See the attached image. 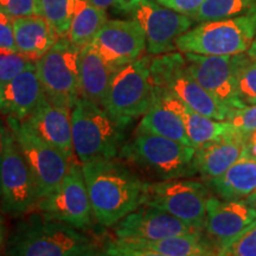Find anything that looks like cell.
<instances>
[{
	"label": "cell",
	"instance_id": "15",
	"mask_svg": "<svg viewBox=\"0 0 256 256\" xmlns=\"http://www.w3.org/2000/svg\"><path fill=\"white\" fill-rule=\"evenodd\" d=\"M104 254L115 256H204L217 255V250L209 238H203L202 232H194L156 241L115 238L108 243Z\"/></svg>",
	"mask_w": 256,
	"mask_h": 256
},
{
	"label": "cell",
	"instance_id": "9",
	"mask_svg": "<svg viewBox=\"0 0 256 256\" xmlns=\"http://www.w3.org/2000/svg\"><path fill=\"white\" fill-rule=\"evenodd\" d=\"M80 52L81 48L66 37L34 62L44 95L60 107L72 110L81 98L80 92Z\"/></svg>",
	"mask_w": 256,
	"mask_h": 256
},
{
	"label": "cell",
	"instance_id": "8",
	"mask_svg": "<svg viewBox=\"0 0 256 256\" xmlns=\"http://www.w3.org/2000/svg\"><path fill=\"white\" fill-rule=\"evenodd\" d=\"M209 188L194 179L174 178L145 182L142 206H152L177 217L196 230H204Z\"/></svg>",
	"mask_w": 256,
	"mask_h": 256
},
{
	"label": "cell",
	"instance_id": "43",
	"mask_svg": "<svg viewBox=\"0 0 256 256\" xmlns=\"http://www.w3.org/2000/svg\"><path fill=\"white\" fill-rule=\"evenodd\" d=\"M255 40H256V36H255Z\"/></svg>",
	"mask_w": 256,
	"mask_h": 256
},
{
	"label": "cell",
	"instance_id": "21",
	"mask_svg": "<svg viewBox=\"0 0 256 256\" xmlns=\"http://www.w3.org/2000/svg\"><path fill=\"white\" fill-rule=\"evenodd\" d=\"M42 95L43 88L34 66L0 87V113L17 120L28 119Z\"/></svg>",
	"mask_w": 256,
	"mask_h": 256
},
{
	"label": "cell",
	"instance_id": "29",
	"mask_svg": "<svg viewBox=\"0 0 256 256\" xmlns=\"http://www.w3.org/2000/svg\"><path fill=\"white\" fill-rule=\"evenodd\" d=\"M236 95L240 104H256V60L244 54H238L235 69Z\"/></svg>",
	"mask_w": 256,
	"mask_h": 256
},
{
	"label": "cell",
	"instance_id": "12",
	"mask_svg": "<svg viewBox=\"0 0 256 256\" xmlns=\"http://www.w3.org/2000/svg\"><path fill=\"white\" fill-rule=\"evenodd\" d=\"M142 25L147 52L152 56L177 50L176 40L190 30L194 19L165 8L152 0H124L121 8Z\"/></svg>",
	"mask_w": 256,
	"mask_h": 256
},
{
	"label": "cell",
	"instance_id": "11",
	"mask_svg": "<svg viewBox=\"0 0 256 256\" xmlns=\"http://www.w3.org/2000/svg\"><path fill=\"white\" fill-rule=\"evenodd\" d=\"M0 200L6 214L24 215L37 208V185L12 130L6 128L0 156Z\"/></svg>",
	"mask_w": 256,
	"mask_h": 256
},
{
	"label": "cell",
	"instance_id": "3",
	"mask_svg": "<svg viewBox=\"0 0 256 256\" xmlns=\"http://www.w3.org/2000/svg\"><path fill=\"white\" fill-rule=\"evenodd\" d=\"M127 126L102 106L80 98L72 110L74 152L80 164L116 158Z\"/></svg>",
	"mask_w": 256,
	"mask_h": 256
},
{
	"label": "cell",
	"instance_id": "18",
	"mask_svg": "<svg viewBox=\"0 0 256 256\" xmlns=\"http://www.w3.org/2000/svg\"><path fill=\"white\" fill-rule=\"evenodd\" d=\"M255 220L256 210L247 200H226L210 196L204 230L218 255L220 249L238 238Z\"/></svg>",
	"mask_w": 256,
	"mask_h": 256
},
{
	"label": "cell",
	"instance_id": "37",
	"mask_svg": "<svg viewBox=\"0 0 256 256\" xmlns=\"http://www.w3.org/2000/svg\"><path fill=\"white\" fill-rule=\"evenodd\" d=\"M89 2L98 6V8H104L107 11V8H116L120 10L124 0H89Z\"/></svg>",
	"mask_w": 256,
	"mask_h": 256
},
{
	"label": "cell",
	"instance_id": "39",
	"mask_svg": "<svg viewBox=\"0 0 256 256\" xmlns=\"http://www.w3.org/2000/svg\"><path fill=\"white\" fill-rule=\"evenodd\" d=\"M5 132L6 128L0 124V156H2V147H4V138H5Z\"/></svg>",
	"mask_w": 256,
	"mask_h": 256
},
{
	"label": "cell",
	"instance_id": "25",
	"mask_svg": "<svg viewBox=\"0 0 256 256\" xmlns=\"http://www.w3.org/2000/svg\"><path fill=\"white\" fill-rule=\"evenodd\" d=\"M206 185L222 200H244L256 190V159L243 156L218 178L206 180Z\"/></svg>",
	"mask_w": 256,
	"mask_h": 256
},
{
	"label": "cell",
	"instance_id": "23",
	"mask_svg": "<svg viewBox=\"0 0 256 256\" xmlns=\"http://www.w3.org/2000/svg\"><path fill=\"white\" fill-rule=\"evenodd\" d=\"M114 69L92 44L82 48L80 52V92L81 98L104 104V101L113 78Z\"/></svg>",
	"mask_w": 256,
	"mask_h": 256
},
{
	"label": "cell",
	"instance_id": "41",
	"mask_svg": "<svg viewBox=\"0 0 256 256\" xmlns=\"http://www.w3.org/2000/svg\"><path fill=\"white\" fill-rule=\"evenodd\" d=\"M247 54L256 60V40L252 42V44L250 46V48H249V49H248Z\"/></svg>",
	"mask_w": 256,
	"mask_h": 256
},
{
	"label": "cell",
	"instance_id": "2",
	"mask_svg": "<svg viewBox=\"0 0 256 256\" xmlns=\"http://www.w3.org/2000/svg\"><path fill=\"white\" fill-rule=\"evenodd\" d=\"M196 147L168 138L138 132L121 146L119 156L156 180L191 177L194 168Z\"/></svg>",
	"mask_w": 256,
	"mask_h": 256
},
{
	"label": "cell",
	"instance_id": "7",
	"mask_svg": "<svg viewBox=\"0 0 256 256\" xmlns=\"http://www.w3.org/2000/svg\"><path fill=\"white\" fill-rule=\"evenodd\" d=\"M151 58L142 56L121 66L110 80L102 107L121 122L128 124L142 118L156 100L150 70Z\"/></svg>",
	"mask_w": 256,
	"mask_h": 256
},
{
	"label": "cell",
	"instance_id": "16",
	"mask_svg": "<svg viewBox=\"0 0 256 256\" xmlns=\"http://www.w3.org/2000/svg\"><path fill=\"white\" fill-rule=\"evenodd\" d=\"M92 44L116 70L139 60L147 51L145 32L134 19L107 20Z\"/></svg>",
	"mask_w": 256,
	"mask_h": 256
},
{
	"label": "cell",
	"instance_id": "40",
	"mask_svg": "<svg viewBox=\"0 0 256 256\" xmlns=\"http://www.w3.org/2000/svg\"><path fill=\"white\" fill-rule=\"evenodd\" d=\"M246 200H247V203L249 204V206H252L256 210V190L252 192L250 196H248L247 198H246Z\"/></svg>",
	"mask_w": 256,
	"mask_h": 256
},
{
	"label": "cell",
	"instance_id": "13",
	"mask_svg": "<svg viewBox=\"0 0 256 256\" xmlns=\"http://www.w3.org/2000/svg\"><path fill=\"white\" fill-rule=\"evenodd\" d=\"M37 209L46 218L66 223L78 230L90 228L95 216L82 164L78 165L72 160L62 183L48 196L40 198Z\"/></svg>",
	"mask_w": 256,
	"mask_h": 256
},
{
	"label": "cell",
	"instance_id": "26",
	"mask_svg": "<svg viewBox=\"0 0 256 256\" xmlns=\"http://www.w3.org/2000/svg\"><path fill=\"white\" fill-rule=\"evenodd\" d=\"M107 20L106 10L89 0H74L72 19L66 38L82 49L92 43Z\"/></svg>",
	"mask_w": 256,
	"mask_h": 256
},
{
	"label": "cell",
	"instance_id": "5",
	"mask_svg": "<svg viewBox=\"0 0 256 256\" xmlns=\"http://www.w3.org/2000/svg\"><path fill=\"white\" fill-rule=\"evenodd\" d=\"M8 254L19 256H90L100 248L78 229L46 218L34 220L18 232Z\"/></svg>",
	"mask_w": 256,
	"mask_h": 256
},
{
	"label": "cell",
	"instance_id": "20",
	"mask_svg": "<svg viewBox=\"0 0 256 256\" xmlns=\"http://www.w3.org/2000/svg\"><path fill=\"white\" fill-rule=\"evenodd\" d=\"M247 154V136L235 128L215 142L196 147L194 168L206 180L218 178L224 172Z\"/></svg>",
	"mask_w": 256,
	"mask_h": 256
},
{
	"label": "cell",
	"instance_id": "27",
	"mask_svg": "<svg viewBox=\"0 0 256 256\" xmlns=\"http://www.w3.org/2000/svg\"><path fill=\"white\" fill-rule=\"evenodd\" d=\"M138 132L162 136L192 146L180 116L176 112L170 110L158 98L152 107L142 116Z\"/></svg>",
	"mask_w": 256,
	"mask_h": 256
},
{
	"label": "cell",
	"instance_id": "1",
	"mask_svg": "<svg viewBox=\"0 0 256 256\" xmlns=\"http://www.w3.org/2000/svg\"><path fill=\"white\" fill-rule=\"evenodd\" d=\"M95 220L102 226H114L142 206L145 182L132 168L115 158L82 164Z\"/></svg>",
	"mask_w": 256,
	"mask_h": 256
},
{
	"label": "cell",
	"instance_id": "32",
	"mask_svg": "<svg viewBox=\"0 0 256 256\" xmlns=\"http://www.w3.org/2000/svg\"><path fill=\"white\" fill-rule=\"evenodd\" d=\"M224 256H256V220L218 252Z\"/></svg>",
	"mask_w": 256,
	"mask_h": 256
},
{
	"label": "cell",
	"instance_id": "24",
	"mask_svg": "<svg viewBox=\"0 0 256 256\" xmlns=\"http://www.w3.org/2000/svg\"><path fill=\"white\" fill-rule=\"evenodd\" d=\"M16 48L22 55L36 62L60 40V34L40 14L16 18L14 20Z\"/></svg>",
	"mask_w": 256,
	"mask_h": 256
},
{
	"label": "cell",
	"instance_id": "4",
	"mask_svg": "<svg viewBox=\"0 0 256 256\" xmlns=\"http://www.w3.org/2000/svg\"><path fill=\"white\" fill-rule=\"evenodd\" d=\"M256 36V8L238 17L202 22L176 40L180 52L238 55L248 51Z\"/></svg>",
	"mask_w": 256,
	"mask_h": 256
},
{
	"label": "cell",
	"instance_id": "22",
	"mask_svg": "<svg viewBox=\"0 0 256 256\" xmlns=\"http://www.w3.org/2000/svg\"><path fill=\"white\" fill-rule=\"evenodd\" d=\"M156 95L162 104L180 116L188 139L194 147L218 140L234 130L229 121L211 119L209 116L198 113L168 92H156Z\"/></svg>",
	"mask_w": 256,
	"mask_h": 256
},
{
	"label": "cell",
	"instance_id": "42",
	"mask_svg": "<svg viewBox=\"0 0 256 256\" xmlns=\"http://www.w3.org/2000/svg\"><path fill=\"white\" fill-rule=\"evenodd\" d=\"M2 242H4V223H2V217H0V250H2Z\"/></svg>",
	"mask_w": 256,
	"mask_h": 256
},
{
	"label": "cell",
	"instance_id": "19",
	"mask_svg": "<svg viewBox=\"0 0 256 256\" xmlns=\"http://www.w3.org/2000/svg\"><path fill=\"white\" fill-rule=\"evenodd\" d=\"M25 120L42 139L72 160L75 152L72 145V110L52 104L43 92L37 107Z\"/></svg>",
	"mask_w": 256,
	"mask_h": 256
},
{
	"label": "cell",
	"instance_id": "33",
	"mask_svg": "<svg viewBox=\"0 0 256 256\" xmlns=\"http://www.w3.org/2000/svg\"><path fill=\"white\" fill-rule=\"evenodd\" d=\"M226 121H229L236 130L248 136L256 130V104L232 110Z\"/></svg>",
	"mask_w": 256,
	"mask_h": 256
},
{
	"label": "cell",
	"instance_id": "6",
	"mask_svg": "<svg viewBox=\"0 0 256 256\" xmlns=\"http://www.w3.org/2000/svg\"><path fill=\"white\" fill-rule=\"evenodd\" d=\"M151 80L156 92H168L188 107L211 119L224 121L230 110L208 92L194 78L183 52L154 56L150 63Z\"/></svg>",
	"mask_w": 256,
	"mask_h": 256
},
{
	"label": "cell",
	"instance_id": "31",
	"mask_svg": "<svg viewBox=\"0 0 256 256\" xmlns=\"http://www.w3.org/2000/svg\"><path fill=\"white\" fill-rule=\"evenodd\" d=\"M34 66V62L22 55L18 50L0 48V87Z\"/></svg>",
	"mask_w": 256,
	"mask_h": 256
},
{
	"label": "cell",
	"instance_id": "17",
	"mask_svg": "<svg viewBox=\"0 0 256 256\" xmlns=\"http://www.w3.org/2000/svg\"><path fill=\"white\" fill-rule=\"evenodd\" d=\"M142 206L115 224V238L156 241L170 236L200 232L165 211L152 206Z\"/></svg>",
	"mask_w": 256,
	"mask_h": 256
},
{
	"label": "cell",
	"instance_id": "34",
	"mask_svg": "<svg viewBox=\"0 0 256 256\" xmlns=\"http://www.w3.org/2000/svg\"><path fill=\"white\" fill-rule=\"evenodd\" d=\"M0 12L14 19L38 14L37 0H0Z\"/></svg>",
	"mask_w": 256,
	"mask_h": 256
},
{
	"label": "cell",
	"instance_id": "35",
	"mask_svg": "<svg viewBox=\"0 0 256 256\" xmlns=\"http://www.w3.org/2000/svg\"><path fill=\"white\" fill-rule=\"evenodd\" d=\"M14 19L4 12H0V48L17 50L14 42Z\"/></svg>",
	"mask_w": 256,
	"mask_h": 256
},
{
	"label": "cell",
	"instance_id": "30",
	"mask_svg": "<svg viewBox=\"0 0 256 256\" xmlns=\"http://www.w3.org/2000/svg\"><path fill=\"white\" fill-rule=\"evenodd\" d=\"M38 14L52 25L60 37H66L74 14V0H37Z\"/></svg>",
	"mask_w": 256,
	"mask_h": 256
},
{
	"label": "cell",
	"instance_id": "38",
	"mask_svg": "<svg viewBox=\"0 0 256 256\" xmlns=\"http://www.w3.org/2000/svg\"><path fill=\"white\" fill-rule=\"evenodd\" d=\"M247 156L256 159V130L247 136Z\"/></svg>",
	"mask_w": 256,
	"mask_h": 256
},
{
	"label": "cell",
	"instance_id": "10",
	"mask_svg": "<svg viewBox=\"0 0 256 256\" xmlns=\"http://www.w3.org/2000/svg\"><path fill=\"white\" fill-rule=\"evenodd\" d=\"M8 122L31 170L40 200L58 188L72 160L42 139L26 120L8 118Z\"/></svg>",
	"mask_w": 256,
	"mask_h": 256
},
{
	"label": "cell",
	"instance_id": "28",
	"mask_svg": "<svg viewBox=\"0 0 256 256\" xmlns=\"http://www.w3.org/2000/svg\"><path fill=\"white\" fill-rule=\"evenodd\" d=\"M256 8V0H206L192 16L194 22L218 20L248 14Z\"/></svg>",
	"mask_w": 256,
	"mask_h": 256
},
{
	"label": "cell",
	"instance_id": "36",
	"mask_svg": "<svg viewBox=\"0 0 256 256\" xmlns=\"http://www.w3.org/2000/svg\"><path fill=\"white\" fill-rule=\"evenodd\" d=\"M160 5L192 17L206 0H156Z\"/></svg>",
	"mask_w": 256,
	"mask_h": 256
},
{
	"label": "cell",
	"instance_id": "14",
	"mask_svg": "<svg viewBox=\"0 0 256 256\" xmlns=\"http://www.w3.org/2000/svg\"><path fill=\"white\" fill-rule=\"evenodd\" d=\"M238 55L215 56L184 52L188 69L196 81L230 112L242 108L235 86Z\"/></svg>",
	"mask_w": 256,
	"mask_h": 256
}]
</instances>
